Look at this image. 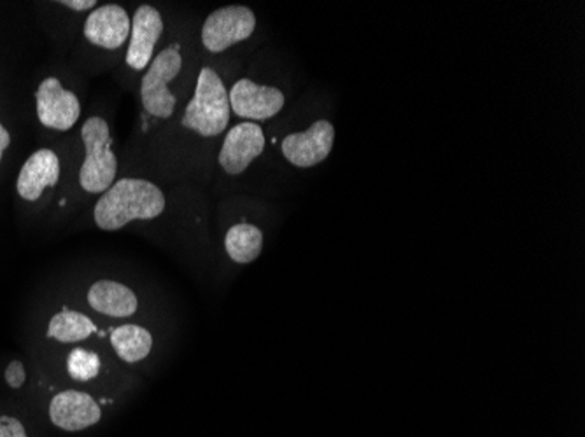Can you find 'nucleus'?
<instances>
[{"instance_id": "nucleus-1", "label": "nucleus", "mask_w": 585, "mask_h": 437, "mask_svg": "<svg viewBox=\"0 0 585 437\" xmlns=\"http://www.w3.org/2000/svg\"><path fill=\"white\" fill-rule=\"evenodd\" d=\"M165 211L162 189L144 179H121L99 198L93 217L103 232H118L132 221H151Z\"/></svg>"}, {"instance_id": "nucleus-2", "label": "nucleus", "mask_w": 585, "mask_h": 437, "mask_svg": "<svg viewBox=\"0 0 585 437\" xmlns=\"http://www.w3.org/2000/svg\"><path fill=\"white\" fill-rule=\"evenodd\" d=\"M229 91L211 67H203L198 74L194 99L186 105L183 126L202 137H216L230 123Z\"/></svg>"}, {"instance_id": "nucleus-3", "label": "nucleus", "mask_w": 585, "mask_h": 437, "mask_svg": "<svg viewBox=\"0 0 585 437\" xmlns=\"http://www.w3.org/2000/svg\"><path fill=\"white\" fill-rule=\"evenodd\" d=\"M85 142V161L79 172L81 188L88 193H106L117 179L118 159L111 149L108 121L93 116L85 121L81 130Z\"/></svg>"}, {"instance_id": "nucleus-4", "label": "nucleus", "mask_w": 585, "mask_h": 437, "mask_svg": "<svg viewBox=\"0 0 585 437\" xmlns=\"http://www.w3.org/2000/svg\"><path fill=\"white\" fill-rule=\"evenodd\" d=\"M181 67L183 56L177 47H167L151 61L141 81V99L147 114L162 120L173 116L177 102L173 91L168 90V82L179 76Z\"/></svg>"}, {"instance_id": "nucleus-5", "label": "nucleus", "mask_w": 585, "mask_h": 437, "mask_svg": "<svg viewBox=\"0 0 585 437\" xmlns=\"http://www.w3.org/2000/svg\"><path fill=\"white\" fill-rule=\"evenodd\" d=\"M256 29V16L245 5H227L207 16L202 26V44L207 52L223 53L233 44L250 40Z\"/></svg>"}, {"instance_id": "nucleus-6", "label": "nucleus", "mask_w": 585, "mask_h": 437, "mask_svg": "<svg viewBox=\"0 0 585 437\" xmlns=\"http://www.w3.org/2000/svg\"><path fill=\"white\" fill-rule=\"evenodd\" d=\"M41 125L56 132H67L81 116V103L73 91L65 90L56 78L44 79L35 93Z\"/></svg>"}, {"instance_id": "nucleus-7", "label": "nucleus", "mask_w": 585, "mask_h": 437, "mask_svg": "<svg viewBox=\"0 0 585 437\" xmlns=\"http://www.w3.org/2000/svg\"><path fill=\"white\" fill-rule=\"evenodd\" d=\"M335 128L327 120L316 121L306 132L291 133L280 144L283 155L298 168H312L323 164L332 153Z\"/></svg>"}, {"instance_id": "nucleus-8", "label": "nucleus", "mask_w": 585, "mask_h": 437, "mask_svg": "<svg viewBox=\"0 0 585 437\" xmlns=\"http://www.w3.org/2000/svg\"><path fill=\"white\" fill-rule=\"evenodd\" d=\"M265 133L253 121H244L233 126L220 150V165L230 176H241L254 159L265 150Z\"/></svg>"}, {"instance_id": "nucleus-9", "label": "nucleus", "mask_w": 585, "mask_h": 437, "mask_svg": "<svg viewBox=\"0 0 585 437\" xmlns=\"http://www.w3.org/2000/svg\"><path fill=\"white\" fill-rule=\"evenodd\" d=\"M230 109L247 121H267L285 108V94L277 88L260 87L251 79L235 82L229 94Z\"/></svg>"}, {"instance_id": "nucleus-10", "label": "nucleus", "mask_w": 585, "mask_h": 437, "mask_svg": "<svg viewBox=\"0 0 585 437\" xmlns=\"http://www.w3.org/2000/svg\"><path fill=\"white\" fill-rule=\"evenodd\" d=\"M162 34H164V20H162L158 9L153 8V5H141L135 11L132 31H130L129 52H126L125 58L130 69L141 72V70L150 67L155 46Z\"/></svg>"}, {"instance_id": "nucleus-11", "label": "nucleus", "mask_w": 585, "mask_h": 437, "mask_svg": "<svg viewBox=\"0 0 585 437\" xmlns=\"http://www.w3.org/2000/svg\"><path fill=\"white\" fill-rule=\"evenodd\" d=\"M100 416L102 413L96 399L85 392H60L49 404V418L53 424L69 433L88 429L100 421Z\"/></svg>"}, {"instance_id": "nucleus-12", "label": "nucleus", "mask_w": 585, "mask_h": 437, "mask_svg": "<svg viewBox=\"0 0 585 437\" xmlns=\"http://www.w3.org/2000/svg\"><path fill=\"white\" fill-rule=\"evenodd\" d=\"M130 31H132V20L125 9L117 4L97 8L85 23V37L93 46L103 49H118L123 46L130 37Z\"/></svg>"}, {"instance_id": "nucleus-13", "label": "nucleus", "mask_w": 585, "mask_h": 437, "mask_svg": "<svg viewBox=\"0 0 585 437\" xmlns=\"http://www.w3.org/2000/svg\"><path fill=\"white\" fill-rule=\"evenodd\" d=\"M60 179V159L52 149L35 150L23 164L16 180V191L26 202L40 200L44 189L53 188Z\"/></svg>"}, {"instance_id": "nucleus-14", "label": "nucleus", "mask_w": 585, "mask_h": 437, "mask_svg": "<svg viewBox=\"0 0 585 437\" xmlns=\"http://www.w3.org/2000/svg\"><path fill=\"white\" fill-rule=\"evenodd\" d=\"M88 303L96 312L109 317H130L137 312V296L132 289L112 280H100L88 291Z\"/></svg>"}, {"instance_id": "nucleus-15", "label": "nucleus", "mask_w": 585, "mask_h": 437, "mask_svg": "<svg viewBox=\"0 0 585 437\" xmlns=\"http://www.w3.org/2000/svg\"><path fill=\"white\" fill-rule=\"evenodd\" d=\"M224 249L232 261L250 265L260 258L263 249V233L253 224H235L224 236Z\"/></svg>"}, {"instance_id": "nucleus-16", "label": "nucleus", "mask_w": 585, "mask_h": 437, "mask_svg": "<svg viewBox=\"0 0 585 437\" xmlns=\"http://www.w3.org/2000/svg\"><path fill=\"white\" fill-rule=\"evenodd\" d=\"M111 345L118 357L130 365L146 359L153 348V336L141 326H120L111 333Z\"/></svg>"}, {"instance_id": "nucleus-17", "label": "nucleus", "mask_w": 585, "mask_h": 437, "mask_svg": "<svg viewBox=\"0 0 585 437\" xmlns=\"http://www.w3.org/2000/svg\"><path fill=\"white\" fill-rule=\"evenodd\" d=\"M96 330V324L87 315L64 310V312L56 313L49 322L48 338H55L60 344H76V341L90 338Z\"/></svg>"}, {"instance_id": "nucleus-18", "label": "nucleus", "mask_w": 585, "mask_h": 437, "mask_svg": "<svg viewBox=\"0 0 585 437\" xmlns=\"http://www.w3.org/2000/svg\"><path fill=\"white\" fill-rule=\"evenodd\" d=\"M67 371L70 378L78 382H90L99 374L100 359L96 351L85 350V348H74L67 359Z\"/></svg>"}, {"instance_id": "nucleus-19", "label": "nucleus", "mask_w": 585, "mask_h": 437, "mask_svg": "<svg viewBox=\"0 0 585 437\" xmlns=\"http://www.w3.org/2000/svg\"><path fill=\"white\" fill-rule=\"evenodd\" d=\"M4 378L11 389H20L26 380L25 366L20 360H13L5 369Z\"/></svg>"}, {"instance_id": "nucleus-20", "label": "nucleus", "mask_w": 585, "mask_h": 437, "mask_svg": "<svg viewBox=\"0 0 585 437\" xmlns=\"http://www.w3.org/2000/svg\"><path fill=\"white\" fill-rule=\"evenodd\" d=\"M0 437H29L22 422L13 416H0Z\"/></svg>"}, {"instance_id": "nucleus-21", "label": "nucleus", "mask_w": 585, "mask_h": 437, "mask_svg": "<svg viewBox=\"0 0 585 437\" xmlns=\"http://www.w3.org/2000/svg\"><path fill=\"white\" fill-rule=\"evenodd\" d=\"M60 5L74 9V11H88L97 5L96 0H60Z\"/></svg>"}, {"instance_id": "nucleus-22", "label": "nucleus", "mask_w": 585, "mask_h": 437, "mask_svg": "<svg viewBox=\"0 0 585 437\" xmlns=\"http://www.w3.org/2000/svg\"><path fill=\"white\" fill-rule=\"evenodd\" d=\"M9 144H11V135H9L4 125L0 123V161H2V156H4V150L8 149Z\"/></svg>"}]
</instances>
